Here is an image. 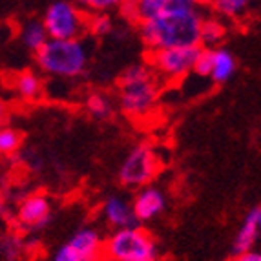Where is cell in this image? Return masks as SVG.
<instances>
[{"label":"cell","instance_id":"1","mask_svg":"<svg viewBox=\"0 0 261 261\" xmlns=\"http://www.w3.org/2000/svg\"><path fill=\"white\" fill-rule=\"evenodd\" d=\"M201 24L203 17L197 9H166L157 17L141 22L139 31L150 51L165 48H192L201 46Z\"/></svg>","mask_w":261,"mask_h":261},{"label":"cell","instance_id":"2","mask_svg":"<svg viewBox=\"0 0 261 261\" xmlns=\"http://www.w3.org/2000/svg\"><path fill=\"white\" fill-rule=\"evenodd\" d=\"M159 100L157 75L150 64H132L119 77V106L128 117H146Z\"/></svg>","mask_w":261,"mask_h":261},{"label":"cell","instance_id":"3","mask_svg":"<svg viewBox=\"0 0 261 261\" xmlns=\"http://www.w3.org/2000/svg\"><path fill=\"white\" fill-rule=\"evenodd\" d=\"M37 64L44 73L59 79H75L88 66V49L81 39H49L35 53Z\"/></svg>","mask_w":261,"mask_h":261},{"label":"cell","instance_id":"4","mask_svg":"<svg viewBox=\"0 0 261 261\" xmlns=\"http://www.w3.org/2000/svg\"><path fill=\"white\" fill-rule=\"evenodd\" d=\"M157 245L141 226L113 230L105 240V259H155Z\"/></svg>","mask_w":261,"mask_h":261},{"label":"cell","instance_id":"5","mask_svg":"<svg viewBox=\"0 0 261 261\" xmlns=\"http://www.w3.org/2000/svg\"><path fill=\"white\" fill-rule=\"evenodd\" d=\"M44 24L49 39L75 40L90 31V15L73 0H57L46 9Z\"/></svg>","mask_w":261,"mask_h":261},{"label":"cell","instance_id":"6","mask_svg":"<svg viewBox=\"0 0 261 261\" xmlns=\"http://www.w3.org/2000/svg\"><path fill=\"white\" fill-rule=\"evenodd\" d=\"M201 46L192 48H165L148 51V64L157 77L165 81H177L194 71Z\"/></svg>","mask_w":261,"mask_h":261},{"label":"cell","instance_id":"7","mask_svg":"<svg viewBox=\"0 0 261 261\" xmlns=\"http://www.w3.org/2000/svg\"><path fill=\"white\" fill-rule=\"evenodd\" d=\"M159 172V159L153 148L146 144L135 146L119 168V181L128 188H143L152 183Z\"/></svg>","mask_w":261,"mask_h":261},{"label":"cell","instance_id":"8","mask_svg":"<svg viewBox=\"0 0 261 261\" xmlns=\"http://www.w3.org/2000/svg\"><path fill=\"white\" fill-rule=\"evenodd\" d=\"M51 261H105V240L93 226H84L62 245Z\"/></svg>","mask_w":261,"mask_h":261},{"label":"cell","instance_id":"9","mask_svg":"<svg viewBox=\"0 0 261 261\" xmlns=\"http://www.w3.org/2000/svg\"><path fill=\"white\" fill-rule=\"evenodd\" d=\"M51 214V203L42 194H31L20 201L17 208V221L28 230H37L48 223Z\"/></svg>","mask_w":261,"mask_h":261},{"label":"cell","instance_id":"10","mask_svg":"<svg viewBox=\"0 0 261 261\" xmlns=\"http://www.w3.org/2000/svg\"><path fill=\"white\" fill-rule=\"evenodd\" d=\"M134 210L139 223H146L161 216L166 208V197L161 188L146 185L143 188H137V194L134 197Z\"/></svg>","mask_w":261,"mask_h":261},{"label":"cell","instance_id":"11","mask_svg":"<svg viewBox=\"0 0 261 261\" xmlns=\"http://www.w3.org/2000/svg\"><path fill=\"white\" fill-rule=\"evenodd\" d=\"M100 216H102V221H105L112 230L126 228V226H134L139 223V219L135 216L134 203L128 201L126 197H121V196L108 197V199L102 203Z\"/></svg>","mask_w":261,"mask_h":261},{"label":"cell","instance_id":"12","mask_svg":"<svg viewBox=\"0 0 261 261\" xmlns=\"http://www.w3.org/2000/svg\"><path fill=\"white\" fill-rule=\"evenodd\" d=\"M168 2L170 0H126L119 8V11L128 22H134V24L139 26L141 22L163 13L166 6H168Z\"/></svg>","mask_w":261,"mask_h":261},{"label":"cell","instance_id":"13","mask_svg":"<svg viewBox=\"0 0 261 261\" xmlns=\"http://www.w3.org/2000/svg\"><path fill=\"white\" fill-rule=\"evenodd\" d=\"M18 39L24 48L37 53L49 40V33L46 30L44 20H28L18 30Z\"/></svg>","mask_w":261,"mask_h":261},{"label":"cell","instance_id":"14","mask_svg":"<svg viewBox=\"0 0 261 261\" xmlns=\"http://www.w3.org/2000/svg\"><path fill=\"white\" fill-rule=\"evenodd\" d=\"M42 81L33 71H22L13 79V92L22 100H37L42 95Z\"/></svg>","mask_w":261,"mask_h":261},{"label":"cell","instance_id":"15","mask_svg":"<svg viewBox=\"0 0 261 261\" xmlns=\"http://www.w3.org/2000/svg\"><path fill=\"white\" fill-rule=\"evenodd\" d=\"M236 71V59L230 51L226 49H216L214 53V68L210 73V81L216 84H223L230 81Z\"/></svg>","mask_w":261,"mask_h":261},{"label":"cell","instance_id":"16","mask_svg":"<svg viewBox=\"0 0 261 261\" xmlns=\"http://www.w3.org/2000/svg\"><path fill=\"white\" fill-rule=\"evenodd\" d=\"M259 228L256 226V223L252 221V218H245L243 225L240 226V230L236 234V240H234V252L238 256L245 252H250L252 247L256 245L257 238H259Z\"/></svg>","mask_w":261,"mask_h":261},{"label":"cell","instance_id":"17","mask_svg":"<svg viewBox=\"0 0 261 261\" xmlns=\"http://www.w3.org/2000/svg\"><path fill=\"white\" fill-rule=\"evenodd\" d=\"M226 35V28L216 18H203L201 24V46L205 48H212L221 44V40Z\"/></svg>","mask_w":261,"mask_h":261},{"label":"cell","instance_id":"18","mask_svg":"<svg viewBox=\"0 0 261 261\" xmlns=\"http://www.w3.org/2000/svg\"><path fill=\"white\" fill-rule=\"evenodd\" d=\"M86 110L88 113L95 119H106L112 115L113 112V102L106 93H100V92H95L92 95H88L86 99Z\"/></svg>","mask_w":261,"mask_h":261},{"label":"cell","instance_id":"19","mask_svg":"<svg viewBox=\"0 0 261 261\" xmlns=\"http://www.w3.org/2000/svg\"><path fill=\"white\" fill-rule=\"evenodd\" d=\"M214 8L223 17L240 18L247 11L248 0H214Z\"/></svg>","mask_w":261,"mask_h":261},{"label":"cell","instance_id":"20","mask_svg":"<svg viewBox=\"0 0 261 261\" xmlns=\"http://www.w3.org/2000/svg\"><path fill=\"white\" fill-rule=\"evenodd\" d=\"M22 137L15 128H2L0 132V152L4 155H13L20 148Z\"/></svg>","mask_w":261,"mask_h":261},{"label":"cell","instance_id":"21","mask_svg":"<svg viewBox=\"0 0 261 261\" xmlns=\"http://www.w3.org/2000/svg\"><path fill=\"white\" fill-rule=\"evenodd\" d=\"M90 13H106L110 9H119L126 0H73Z\"/></svg>","mask_w":261,"mask_h":261},{"label":"cell","instance_id":"22","mask_svg":"<svg viewBox=\"0 0 261 261\" xmlns=\"http://www.w3.org/2000/svg\"><path fill=\"white\" fill-rule=\"evenodd\" d=\"M214 53H216V49L212 48H201L196 68H194L196 75H199L203 79H210V73H212L214 68Z\"/></svg>","mask_w":261,"mask_h":261},{"label":"cell","instance_id":"23","mask_svg":"<svg viewBox=\"0 0 261 261\" xmlns=\"http://www.w3.org/2000/svg\"><path fill=\"white\" fill-rule=\"evenodd\" d=\"M113 30L112 18L106 13H92L90 15V31L95 37H105Z\"/></svg>","mask_w":261,"mask_h":261},{"label":"cell","instance_id":"24","mask_svg":"<svg viewBox=\"0 0 261 261\" xmlns=\"http://www.w3.org/2000/svg\"><path fill=\"white\" fill-rule=\"evenodd\" d=\"M247 216H248V218H252V221L256 223V226L259 228V232H261V203L257 206H254V208L250 210Z\"/></svg>","mask_w":261,"mask_h":261},{"label":"cell","instance_id":"25","mask_svg":"<svg viewBox=\"0 0 261 261\" xmlns=\"http://www.w3.org/2000/svg\"><path fill=\"white\" fill-rule=\"evenodd\" d=\"M240 261H261V252H256V250H250V252H245L241 254Z\"/></svg>","mask_w":261,"mask_h":261},{"label":"cell","instance_id":"26","mask_svg":"<svg viewBox=\"0 0 261 261\" xmlns=\"http://www.w3.org/2000/svg\"><path fill=\"white\" fill-rule=\"evenodd\" d=\"M199 6H206V4H214V0H196Z\"/></svg>","mask_w":261,"mask_h":261},{"label":"cell","instance_id":"27","mask_svg":"<svg viewBox=\"0 0 261 261\" xmlns=\"http://www.w3.org/2000/svg\"><path fill=\"white\" fill-rule=\"evenodd\" d=\"M105 261H152V259H105Z\"/></svg>","mask_w":261,"mask_h":261},{"label":"cell","instance_id":"28","mask_svg":"<svg viewBox=\"0 0 261 261\" xmlns=\"http://www.w3.org/2000/svg\"><path fill=\"white\" fill-rule=\"evenodd\" d=\"M228 261H240V257H234V259H228Z\"/></svg>","mask_w":261,"mask_h":261}]
</instances>
